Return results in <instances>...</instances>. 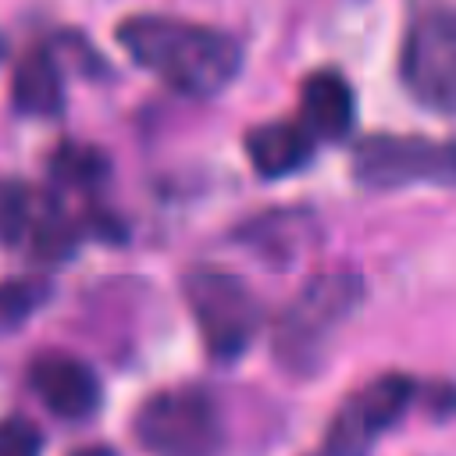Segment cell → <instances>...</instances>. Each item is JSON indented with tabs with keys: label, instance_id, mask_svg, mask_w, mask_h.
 Returning a JSON list of instances; mask_svg holds the SVG:
<instances>
[{
	"label": "cell",
	"instance_id": "6da1fadb",
	"mask_svg": "<svg viewBox=\"0 0 456 456\" xmlns=\"http://www.w3.org/2000/svg\"><path fill=\"white\" fill-rule=\"evenodd\" d=\"M118 43L139 68L196 100L217 96L242 64V50L228 32L167 14L125 18L118 25Z\"/></svg>",
	"mask_w": 456,
	"mask_h": 456
},
{
	"label": "cell",
	"instance_id": "7a4b0ae2",
	"mask_svg": "<svg viewBox=\"0 0 456 456\" xmlns=\"http://www.w3.org/2000/svg\"><path fill=\"white\" fill-rule=\"evenodd\" d=\"M363 303V281L349 271H331V274H317L310 278L296 299L289 303V310L278 317L274 328V356L296 370V374H310L321 356L324 346L331 342V335L353 317V310Z\"/></svg>",
	"mask_w": 456,
	"mask_h": 456
},
{
	"label": "cell",
	"instance_id": "3957f363",
	"mask_svg": "<svg viewBox=\"0 0 456 456\" xmlns=\"http://www.w3.org/2000/svg\"><path fill=\"white\" fill-rule=\"evenodd\" d=\"M132 435L150 456H217L224 449L221 406L200 385L153 392L135 410Z\"/></svg>",
	"mask_w": 456,
	"mask_h": 456
},
{
	"label": "cell",
	"instance_id": "277c9868",
	"mask_svg": "<svg viewBox=\"0 0 456 456\" xmlns=\"http://www.w3.org/2000/svg\"><path fill=\"white\" fill-rule=\"evenodd\" d=\"M182 292L214 360H235L249 349L260 331V303L239 274L200 267L185 274Z\"/></svg>",
	"mask_w": 456,
	"mask_h": 456
},
{
	"label": "cell",
	"instance_id": "5b68a950",
	"mask_svg": "<svg viewBox=\"0 0 456 456\" xmlns=\"http://www.w3.org/2000/svg\"><path fill=\"white\" fill-rule=\"evenodd\" d=\"M0 242L25 246L39 260H64L78 242V221L50 189L25 182L0 185Z\"/></svg>",
	"mask_w": 456,
	"mask_h": 456
},
{
	"label": "cell",
	"instance_id": "8992f818",
	"mask_svg": "<svg viewBox=\"0 0 456 456\" xmlns=\"http://www.w3.org/2000/svg\"><path fill=\"white\" fill-rule=\"evenodd\" d=\"M353 175L367 189H403L413 182L452 185V153L420 135H367L353 150Z\"/></svg>",
	"mask_w": 456,
	"mask_h": 456
},
{
	"label": "cell",
	"instance_id": "52a82bcc",
	"mask_svg": "<svg viewBox=\"0 0 456 456\" xmlns=\"http://www.w3.org/2000/svg\"><path fill=\"white\" fill-rule=\"evenodd\" d=\"M403 82L431 110H452L456 100V18L445 7L424 11L403 46Z\"/></svg>",
	"mask_w": 456,
	"mask_h": 456
},
{
	"label": "cell",
	"instance_id": "ba28073f",
	"mask_svg": "<svg viewBox=\"0 0 456 456\" xmlns=\"http://www.w3.org/2000/svg\"><path fill=\"white\" fill-rule=\"evenodd\" d=\"M413 399V381L406 374H381L356 388L335 413L324 435V456H367L378 438L403 417Z\"/></svg>",
	"mask_w": 456,
	"mask_h": 456
},
{
	"label": "cell",
	"instance_id": "9c48e42d",
	"mask_svg": "<svg viewBox=\"0 0 456 456\" xmlns=\"http://www.w3.org/2000/svg\"><path fill=\"white\" fill-rule=\"evenodd\" d=\"M28 385L39 403L64 420H86L100 406V381L93 367L68 353H43L28 367Z\"/></svg>",
	"mask_w": 456,
	"mask_h": 456
},
{
	"label": "cell",
	"instance_id": "30bf717a",
	"mask_svg": "<svg viewBox=\"0 0 456 456\" xmlns=\"http://www.w3.org/2000/svg\"><path fill=\"white\" fill-rule=\"evenodd\" d=\"M353 118H356V103H353V89L349 82L331 71V68H321V71H310L299 86V125L310 132V139H324V142H335L342 139L349 128H353Z\"/></svg>",
	"mask_w": 456,
	"mask_h": 456
},
{
	"label": "cell",
	"instance_id": "8fae6325",
	"mask_svg": "<svg viewBox=\"0 0 456 456\" xmlns=\"http://www.w3.org/2000/svg\"><path fill=\"white\" fill-rule=\"evenodd\" d=\"M314 153V139L299 121H264L246 132V157L264 178L299 171Z\"/></svg>",
	"mask_w": 456,
	"mask_h": 456
},
{
	"label": "cell",
	"instance_id": "7c38bea8",
	"mask_svg": "<svg viewBox=\"0 0 456 456\" xmlns=\"http://www.w3.org/2000/svg\"><path fill=\"white\" fill-rule=\"evenodd\" d=\"M11 96L21 114L32 118H53L64 107V82L61 64L50 46H32L18 57L11 75Z\"/></svg>",
	"mask_w": 456,
	"mask_h": 456
},
{
	"label": "cell",
	"instance_id": "4fadbf2b",
	"mask_svg": "<svg viewBox=\"0 0 456 456\" xmlns=\"http://www.w3.org/2000/svg\"><path fill=\"white\" fill-rule=\"evenodd\" d=\"M50 178L57 189L64 192H78V196H93L103 189V182L110 178V160L86 142H61L50 157Z\"/></svg>",
	"mask_w": 456,
	"mask_h": 456
},
{
	"label": "cell",
	"instance_id": "5bb4252c",
	"mask_svg": "<svg viewBox=\"0 0 456 456\" xmlns=\"http://www.w3.org/2000/svg\"><path fill=\"white\" fill-rule=\"evenodd\" d=\"M50 296V285L39 278H18L0 285V335L14 331L25 317H32Z\"/></svg>",
	"mask_w": 456,
	"mask_h": 456
},
{
	"label": "cell",
	"instance_id": "9a60e30c",
	"mask_svg": "<svg viewBox=\"0 0 456 456\" xmlns=\"http://www.w3.org/2000/svg\"><path fill=\"white\" fill-rule=\"evenodd\" d=\"M0 456H39V431L21 417L4 420L0 424Z\"/></svg>",
	"mask_w": 456,
	"mask_h": 456
},
{
	"label": "cell",
	"instance_id": "2e32d148",
	"mask_svg": "<svg viewBox=\"0 0 456 456\" xmlns=\"http://www.w3.org/2000/svg\"><path fill=\"white\" fill-rule=\"evenodd\" d=\"M75 456H118L114 449H107V445H89V449H78Z\"/></svg>",
	"mask_w": 456,
	"mask_h": 456
}]
</instances>
